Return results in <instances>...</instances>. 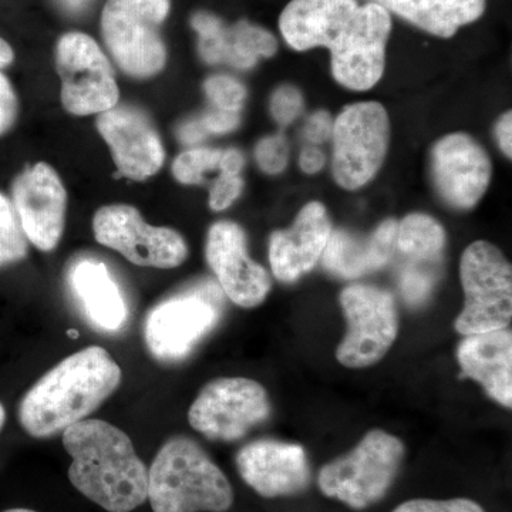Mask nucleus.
<instances>
[{
	"instance_id": "1",
	"label": "nucleus",
	"mask_w": 512,
	"mask_h": 512,
	"mask_svg": "<svg viewBox=\"0 0 512 512\" xmlns=\"http://www.w3.org/2000/svg\"><path fill=\"white\" fill-rule=\"evenodd\" d=\"M285 42L298 52L326 47L336 82L356 92L382 79L392 32L390 13L356 0H292L279 18Z\"/></svg>"
},
{
	"instance_id": "2",
	"label": "nucleus",
	"mask_w": 512,
	"mask_h": 512,
	"mask_svg": "<svg viewBox=\"0 0 512 512\" xmlns=\"http://www.w3.org/2000/svg\"><path fill=\"white\" fill-rule=\"evenodd\" d=\"M120 382V366L106 349L80 350L33 384L20 402V424L36 439L55 437L96 412Z\"/></svg>"
},
{
	"instance_id": "3",
	"label": "nucleus",
	"mask_w": 512,
	"mask_h": 512,
	"mask_svg": "<svg viewBox=\"0 0 512 512\" xmlns=\"http://www.w3.org/2000/svg\"><path fill=\"white\" fill-rule=\"evenodd\" d=\"M72 464L70 483L109 512H131L146 503L148 470L130 437L103 420H82L63 431Z\"/></svg>"
},
{
	"instance_id": "4",
	"label": "nucleus",
	"mask_w": 512,
	"mask_h": 512,
	"mask_svg": "<svg viewBox=\"0 0 512 512\" xmlns=\"http://www.w3.org/2000/svg\"><path fill=\"white\" fill-rule=\"evenodd\" d=\"M147 498L154 512H227L234 490L200 444L175 436L148 470Z\"/></svg>"
},
{
	"instance_id": "5",
	"label": "nucleus",
	"mask_w": 512,
	"mask_h": 512,
	"mask_svg": "<svg viewBox=\"0 0 512 512\" xmlns=\"http://www.w3.org/2000/svg\"><path fill=\"white\" fill-rule=\"evenodd\" d=\"M403 441L383 430H372L345 456L319 471L323 495L356 511L382 501L399 476L404 460Z\"/></svg>"
},
{
	"instance_id": "6",
	"label": "nucleus",
	"mask_w": 512,
	"mask_h": 512,
	"mask_svg": "<svg viewBox=\"0 0 512 512\" xmlns=\"http://www.w3.org/2000/svg\"><path fill=\"white\" fill-rule=\"evenodd\" d=\"M170 0H107L101 33L120 69L136 79L156 76L167 62L160 28Z\"/></svg>"
},
{
	"instance_id": "7",
	"label": "nucleus",
	"mask_w": 512,
	"mask_h": 512,
	"mask_svg": "<svg viewBox=\"0 0 512 512\" xmlns=\"http://www.w3.org/2000/svg\"><path fill=\"white\" fill-rule=\"evenodd\" d=\"M463 312L456 319L460 335L505 329L512 318V268L497 247L476 241L461 256Z\"/></svg>"
},
{
	"instance_id": "8",
	"label": "nucleus",
	"mask_w": 512,
	"mask_h": 512,
	"mask_svg": "<svg viewBox=\"0 0 512 512\" xmlns=\"http://www.w3.org/2000/svg\"><path fill=\"white\" fill-rule=\"evenodd\" d=\"M333 177L355 191L373 180L390 143L389 114L377 101L352 104L333 123Z\"/></svg>"
},
{
	"instance_id": "9",
	"label": "nucleus",
	"mask_w": 512,
	"mask_h": 512,
	"mask_svg": "<svg viewBox=\"0 0 512 512\" xmlns=\"http://www.w3.org/2000/svg\"><path fill=\"white\" fill-rule=\"evenodd\" d=\"M348 332L336 357L349 369H365L386 356L399 333V312L389 291L370 285H350L340 293Z\"/></svg>"
},
{
	"instance_id": "10",
	"label": "nucleus",
	"mask_w": 512,
	"mask_h": 512,
	"mask_svg": "<svg viewBox=\"0 0 512 512\" xmlns=\"http://www.w3.org/2000/svg\"><path fill=\"white\" fill-rule=\"evenodd\" d=\"M271 402L261 383L247 377H221L208 383L188 412L191 427L214 441H237L264 423Z\"/></svg>"
},
{
	"instance_id": "11",
	"label": "nucleus",
	"mask_w": 512,
	"mask_h": 512,
	"mask_svg": "<svg viewBox=\"0 0 512 512\" xmlns=\"http://www.w3.org/2000/svg\"><path fill=\"white\" fill-rule=\"evenodd\" d=\"M56 69L62 79V103L74 116H92L114 109L119 86L100 46L86 33L70 32L56 47Z\"/></svg>"
},
{
	"instance_id": "12",
	"label": "nucleus",
	"mask_w": 512,
	"mask_h": 512,
	"mask_svg": "<svg viewBox=\"0 0 512 512\" xmlns=\"http://www.w3.org/2000/svg\"><path fill=\"white\" fill-rule=\"evenodd\" d=\"M99 244L120 252L134 265L171 269L184 264L188 247L171 228L153 227L130 205H107L93 218Z\"/></svg>"
},
{
	"instance_id": "13",
	"label": "nucleus",
	"mask_w": 512,
	"mask_h": 512,
	"mask_svg": "<svg viewBox=\"0 0 512 512\" xmlns=\"http://www.w3.org/2000/svg\"><path fill=\"white\" fill-rule=\"evenodd\" d=\"M220 318L215 298L195 291L173 296L151 309L144 323V339L151 355L160 362L184 359L217 325Z\"/></svg>"
},
{
	"instance_id": "14",
	"label": "nucleus",
	"mask_w": 512,
	"mask_h": 512,
	"mask_svg": "<svg viewBox=\"0 0 512 512\" xmlns=\"http://www.w3.org/2000/svg\"><path fill=\"white\" fill-rule=\"evenodd\" d=\"M430 173L441 200L456 210H471L490 185L493 164L473 137L453 133L431 148Z\"/></svg>"
},
{
	"instance_id": "15",
	"label": "nucleus",
	"mask_w": 512,
	"mask_h": 512,
	"mask_svg": "<svg viewBox=\"0 0 512 512\" xmlns=\"http://www.w3.org/2000/svg\"><path fill=\"white\" fill-rule=\"evenodd\" d=\"M205 256L225 295L241 308H256L272 289L264 266L249 258L247 235L231 221H220L208 232Z\"/></svg>"
},
{
	"instance_id": "16",
	"label": "nucleus",
	"mask_w": 512,
	"mask_h": 512,
	"mask_svg": "<svg viewBox=\"0 0 512 512\" xmlns=\"http://www.w3.org/2000/svg\"><path fill=\"white\" fill-rule=\"evenodd\" d=\"M12 197L26 238L40 251H53L62 239L67 207L56 171L46 163L29 167L13 183Z\"/></svg>"
},
{
	"instance_id": "17",
	"label": "nucleus",
	"mask_w": 512,
	"mask_h": 512,
	"mask_svg": "<svg viewBox=\"0 0 512 512\" xmlns=\"http://www.w3.org/2000/svg\"><path fill=\"white\" fill-rule=\"evenodd\" d=\"M235 463L242 480L264 498L293 497L312 483L308 456L299 444L255 440L238 451Z\"/></svg>"
},
{
	"instance_id": "18",
	"label": "nucleus",
	"mask_w": 512,
	"mask_h": 512,
	"mask_svg": "<svg viewBox=\"0 0 512 512\" xmlns=\"http://www.w3.org/2000/svg\"><path fill=\"white\" fill-rule=\"evenodd\" d=\"M97 130L109 144L114 163L124 177L143 181L163 167V143L143 111L116 106L99 114Z\"/></svg>"
},
{
	"instance_id": "19",
	"label": "nucleus",
	"mask_w": 512,
	"mask_h": 512,
	"mask_svg": "<svg viewBox=\"0 0 512 512\" xmlns=\"http://www.w3.org/2000/svg\"><path fill=\"white\" fill-rule=\"evenodd\" d=\"M328 211L320 202H309L289 229L275 231L269 239L272 274L285 284L311 272L322 258L332 234Z\"/></svg>"
},
{
	"instance_id": "20",
	"label": "nucleus",
	"mask_w": 512,
	"mask_h": 512,
	"mask_svg": "<svg viewBox=\"0 0 512 512\" xmlns=\"http://www.w3.org/2000/svg\"><path fill=\"white\" fill-rule=\"evenodd\" d=\"M191 26L200 36V55L210 64L228 63L247 70L262 57L274 56L278 50L275 36L248 20L227 26L212 13L197 12L191 18Z\"/></svg>"
},
{
	"instance_id": "21",
	"label": "nucleus",
	"mask_w": 512,
	"mask_h": 512,
	"mask_svg": "<svg viewBox=\"0 0 512 512\" xmlns=\"http://www.w3.org/2000/svg\"><path fill=\"white\" fill-rule=\"evenodd\" d=\"M461 375L476 380L485 393L512 407V333L508 328L464 336L457 348Z\"/></svg>"
},
{
	"instance_id": "22",
	"label": "nucleus",
	"mask_w": 512,
	"mask_h": 512,
	"mask_svg": "<svg viewBox=\"0 0 512 512\" xmlns=\"http://www.w3.org/2000/svg\"><path fill=\"white\" fill-rule=\"evenodd\" d=\"M397 222H382L367 237L332 231L322 254V264L330 274L342 279H356L373 274L389 264L396 249Z\"/></svg>"
},
{
	"instance_id": "23",
	"label": "nucleus",
	"mask_w": 512,
	"mask_h": 512,
	"mask_svg": "<svg viewBox=\"0 0 512 512\" xmlns=\"http://www.w3.org/2000/svg\"><path fill=\"white\" fill-rule=\"evenodd\" d=\"M70 285L87 318L104 332H119L126 325L128 308L119 285L103 262L82 259L70 272Z\"/></svg>"
},
{
	"instance_id": "24",
	"label": "nucleus",
	"mask_w": 512,
	"mask_h": 512,
	"mask_svg": "<svg viewBox=\"0 0 512 512\" xmlns=\"http://www.w3.org/2000/svg\"><path fill=\"white\" fill-rule=\"evenodd\" d=\"M372 3L443 39H450L458 29L477 22L487 5L485 0H372Z\"/></svg>"
},
{
	"instance_id": "25",
	"label": "nucleus",
	"mask_w": 512,
	"mask_h": 512,
	"mask_svg": "<svg viewBox=\"0 0 512 512\" xmlns=\"http://www.w3.org/2000/svg\"><path fill=\"white\" fill-rule=\"evenodd\" d=\"M447 235L440 222L426 214L407 215L397 224L396 249L412 264H436L446 247Z\"/></svg>"
},
{
	"instance_id": "26",
	"label": "nucleus",
	"mask_w": 512,
	"mask_h": 512,
	"mask_svg": "<svg viewBox=\"0 0 512 512\" xmlns=\"http://www.w3.org/2000/svg\"><path fill=\"white\" fill-rule=\"evenodd\" d=\"M28 255V242L15 208L0 192V268L16 264Z\"/></svg>"
},
{
	"instance_id": "27",
	"label": "nucleus",
	"mask_w": 512,
	"mask_h": 512,
	"mask_svg": "<svg viewBox=\"0 0 512 512\" xmlns=\"http://www.w3.org/2000/svg\"><path fill=\"white\" fill-rule=\"evenodd\" d=\"M222 151L211 148H191L177 157L173 164L174 177L185 185L204 184L207 175L220 171Z\"/></svg>"
},
{
	"instance_id": "28",
	"label": "nucleus",
	"mask_w": 512,
	"mask_h": 512,
	"mask_svg": "<svg viewBox=\"0 0 512 512\" xmlns=\"http://www.w3.org/2000/svg\"><path fill=\"white\" fill-rule=\"evenodd\" d=\"M204 90L214 109L231 113H239L247 97L245 87L228 76L210 77L204 84Z\"/></svg>"
},
{
	"instance_id": "29",
	"label": "nucleus",
	"mask_w": 512,
	"mask_h": 512,
	"mask_svg": "<svg viewBox=\"0 0 512 512\" xmlns=\"http://www.w3.org/2000/svg\"><path fill=\"white\" fill-rule=\"evenodd\" d=\"M434 284L436 275L433 271H426L417 264L407 266L400 274V291L406 302L412 306L423 305L429 298Z\"/></svg>"
},
{
	"instance_id": "30",
	"label": "nucleus",
	"mask_w": 512,
	"mask_h": 512,
	"mask_svg": "<svg viewBox=\"0 0 512 512\" xmlns=\"http://www.w3.org/2000/svg\"><path fill=\"white\" fill-rule=\"evenodd\" d=\"M259 167L268 174H279L288 164L289 147L284 136L266 137L255 151Z\"/></svg>"
},
{
	"instance_id": "31",
	"label": "nucleus",
	"mask_w": 512,
	"mask_h": 512,
	"mask_svg": "<svg viewBox=\"0 0 512 512\" xmlns=\"http://www.w3.org/2000/svg\"><path fill=\"white\" fill-rule=\"evenodd\" d=\"M392 512H485L476 501L468 498H453V500H410L394 508Z\"/></svg>"
},
{
	"instance_id": "32",
	"label": "nucleus",
	"mask_w": 512,
	"mask_h": 512,
	"mask_svg": "<svg viewBox=\"0 0 512 512\" xmlns=\"http://www.w3.org/2000/svg\"><path fill=\"white\" fill-rule=\"evenodd\" d=\"M303 110V97L296 87L282 86L274 93L271 100V113L276 123L288 126L298 119Z\"/></svg>"
},
{
	"instance_id": "33",
	"label": "nucleus",
	"mask_w": 512,
	"mask_h": 512,
	"mask_svg": "<svg viewBox=\"0 0 512 512\" xmlns=\"http://www.w3.org/2000/svg\"><path fill=\"white\" fill-rule=\"evenodd\" d=\"M244 188V181L239 175L220 174L210 192V207L214 211L227 210Z\"/></svg>"
},
{
	"instance_id": "34",
	"label": "nucleus",
	"mask_w": 512,
	"mask_h": 512,
	"mask_svg": "<svg viewBox=\"0 0 512 512\" xmlns=\"http://www.w3.org/2000/svg\"><path fill=\"white\" fill-rule=\"evenodd\" d=\"M19 103L12 84L0 73V137L5 136L18 119Z\"/></svg>"
},
{
	"instance_id": "35",
	"label": "nucleus",
	"mask_w": 512,
	"mask_h": 512,
	"mask_svg": "<svg viewBox=\"0 0 512 512\" xmlns=\"http://www.w3.org/2000/svg\"><path fill=\"white\" fill-rule=\"evenodd\" d=\"M241 116L239 113L212 109L201 119L202 126L208 134H224L235 130L239 126Z\"/></svg>"
},
{
	"instance_id": "36",
	"label": "nucleus",
	"mask_w": 512,
	"mask_h": 512,
	"mask_svg": "<svg viewBox=\"0 0 512 512\" xmlns=\"http://www.w3.org/2000/svg\"><path fill=\"white\" fill-rule=\"evenodd\" d=\"M333 121L328 111H316L309 117L305 127V137L313 144H320L332 136Z\"/></svg>"
},
{
	"instance_id": "37",
	"label": "nucleus",
	"mask_w": 512,
	"mask_h": 512,
	"mask_svg": "<svg viewBox=\"0 0 512 512\" xmlns=\"http://www.w3.org/2000/svg\"><path fill=\"white\" fill-rule=\"evenodd\" d=\"M497 133L498 143H500L501 150L508 158L512 156V114L511 111H507L500 121L497 123L495 128Z\"/></svg>"
},
{
	"instance_id": "38",
	"label": "nucleus",
	"mask_w": 512,
	"mask_h": 512,
	"mask_svg": "<svg viewBox=\"0 0 512 512\" xmlns=\"http://www.w3.org/2000/svg\"><path fill=\"white\" fill-rule=\"evenodd\" d=\"M299 164H301V168L306 174H316L319 173L323 165H325V156H323L319 148L308 147L302 151Z\"/></svg>"
},
{
	"instance_id": "39",
	"label": "nucleus",
	"mask_w": 512,
	"mask_h": 512,
	"mask_svg": "<svg viewBox=\"0 0 512 512\" xmlns=\"http://www.w3.org/2000/svg\"><path fill=\"white\" fill-rule=\"evenodd\" d=\"M244 167V156L238 150L222 151L220 173L239 175Z\"/></svg>"
},
{
	"instance_id": "40",
	"label": "nucleus",
	"mask_w": 512,
	"mask_h": 512,
	"mask_svg": "<svg viewBox=\"0 0 512 512\" xmlns=\"http://www.w3.org/2000/svg\"><path fill=\"white\" fill-rule=\"evenodd\" d=\"M207 130L202 126L201 120L191 121V123L184 124L178 131L181 141L185 144H197L202 138L207 136Z\"/></svg>"
},
{
	"instance_id": "41",
	"label": "nucleus",
	"mask_w": 512,
	"mask_h": 512,
	"mask_svg": "<svg viewBox=\"0 0 512 512\" xmlns=\"http://www.w3.org/2000/svg\"><path fill=\"white\" fill-rule=\"evenodd\" d=\"M13 59H15V53H13L12 47L9 46V43L6 42V40H3L2 37H0V69L12 64Z\"/></svg>"
},
{
	"instance_id": "42",
	"label": "nucleus",
	"mask_w": 512,
	"mask_h": 512,
	"mask_svg": "<svg viewBox=\"0 0 512 512\" xmlns=\"http://www.w3.org/2000/svg\"><path fill=\"white\" fill-rule=\"evenodd\" d=\"M87 0H63L64 5L72 10L82 9L86 5Z\"/></svg>"
},
{
	"instance_id": "43",
	"label": "nucleus",
	"mask_w": 512,
	"mask_h": 512,
	"mask_svg": "<svg viewBox=\"0 0 512 512\" xmlns=\"http://www.w3.org/2000/svg\"><path fill=\"white\" fill-rule=\"evenodd\" d=\"M6 421V410L5 407H3V404L0 403V431H2L3 426H5Z\"/></svg>"
},
{
	"instance_id": "44",
	"label": "nucleus",
	"mask_w": 512,
	"mask_h": 512,
	"mask_svg": "<svg viewBox=\"0 0 512 512\" xmlns=\"http://www.w3.org/2000/svg\"><path fill=\"white\" fill-rule=\"evenodd\" d=\"M3 512H36V511L26 510V508H12V510L3 511Z\"/></svg>"
}]
</instances>
